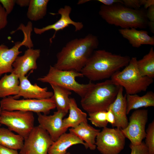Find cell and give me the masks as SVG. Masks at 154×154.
Segmentation results:
<instances>
[{
    "instance_id": "1",
    "label": "cell",
    "mask_w": 154,
    "mask_h": 154,
    "mask_svg": "<svg viewBox=\"0 0 154 154\" xmlns=\"http://www.w3.org/2000/svg\"><path fill=\"white\" fill-rule=\"evenodd\" d=\"M99 44L98 37L91 34L72 40L57 53V61L53 66L60 70L80 72Z\"/></svg>"
},
{
    "instance_id": "2",
    "label": "cell",
    "mask_w": 154,
    "mask_h": 154,
    "mask_svg": "<svg viewBox=\"0 0 154 154\" xmlns=\"http://www.w3.org/2000/svg\"><path fill=\"white\" fill-rule=\"evenodd\" d=\"M130 59L104 50H95L80 72L91 81L108 78L127 66Z\"/></svg>"
},
{
    "instance_id": "3",
    "label": "cell",
    "mask_w": 154,
    "mask_h": 154,
    "mask_svg": "<svg viewBox=\"0 0 154 154\" xmlns=\"http://www.w3.org/2000/svg\"><path fill=\"white\" fill-rule=\"evenodd\" d=\"M99 14L106 23L121 29H144L147 27L146 11L143 9H132L120 3L111 6L103 5Z\"/></svg>"
},
{
    "instance_id": "4",
    "label": "cell",
    "mask_w": 154,
    "mask_h": 154,
    "mask_svg": "<svg viewBox=\"0 0 154 154\" xmlns=\"http://www.w3.org/2000/svg\"><path fill=\"white\" fill-rule=\"evenodd\" d=\"M120 86L111 79L94 83L81 98L82 107L88 114L107 111L116 99Z\"/></svg>"
},
{
    "instance_id": "5",
    "label": "cell",
    "mask_w": 154,
    "mask_h": 154,
    "mask_svg": "<svg viewBox=\"0 0 154 154\" xmlns=\"http://www.w3.org/2000/svg\"><path fill=\"white\" fill-rule=\"evenodd\" d=\"M137 60L136 57L131 58L123 70L117 72L111 77L113 82L125 89L127 95L146 91L153 82V79L141 75L137 67Z\"/></svg>"
},
{
    "instance_id": "6",
    "label": "cell",
    "mask_w": 154,
    "mask_h": 154,
    "mask_svg": "<svg viewBox=\"0 0 154 154\" xmlns=\"http://www.w3.org/2000/svg\"><path fill=\"white\" fill-rule=\"evenodd\" d=\"M83 77L80 72L74 70H60L50 66L48 73L38 78L37 80L72 91L82 98L94 84L91 82L86 84H81L76 80L77 77Z\"/></svg>"
},
{
    "instance_id": "7",
    "label": "cell",
    "mask_w": 154,
    "mask_h": 154,
    "mask_svg": "<svg viewBox=\"0 0 154 154\" xmlns=\"http://www.w3.org/2000/svg\"><path fill=\"white\" fill-rule=\"evenodd\" d=\"M24 34V38L22 41L16 42L14 45L9 48L6 45H0V76L2 74L11 73L13 72V64L19 54L22 52L19 49L22 46L31 48L33 46L31 39L33 31L32 24L28 22L26 26L21 24L18 28Z\"/></svg>"
},
{
    "instance_id": "8",
    "label": "cell",
    "mask_w": 154,
    "mask_h": 154,
    "mask_svg": "<svg viewBox=\"0 0 154 154\" xmlns=\"http://www.w3.org/2000/svg\"><path fill=\"white\" fill-rule=\"evenodd\" d=\"M0 106L2 110H20L46 115L56 108L52 96L49 98L41 100H18L14 98L12 96H9L1 99L0 101Z\"/></svg>"
},
{
    "instance_id": "9",
    "label": "cell",
    "mask_w": 154,
    "mask_h": 154,
    "mask_svg": "<svg viewBox=\"0 0 154 154\" xmlns=\"http://www.w3.org/2000/svg\"><path fill=\"white\" fill-rule=\"evenodd\" d=\"M34 115L32 112L2 110L0 115V124L6 126L24 139L34 127Z\"/></svg>"
},
{
    "instance_id": "10",
    "label": "cell",
    "mask_w": 154,
    "mask_h": 154,
    "mask_svg": "<svg viewBox=\"0 0 154 154\" xmlns=\"http://www.w3.org/2000/svg\"><path fill=\"white\" fill-rule=\"evenodd\" d=\"M125 138L121 129L105 127L96 137V148L102 154H119L125 147Z\"/></svg>"
},
{
    "instance_id": "11",
    "label": "cell",
    "mask_w": 154,
    "mask_h": 154,
    "mask_svg": "<svg viewBox=\"0 0 154 154\" xmlns=\"http://www.w3.org/2000/svg\"><path fill=\"white\" fill-rule=\"evenodd\" d=\"M53 141L48 132L39 125L34 126L24 139L20 154H48Z\"/></svg>"
},
{
    "instance_id": "12",
    "label": "cell",
    "mask_w": 154,
    "mask_h": 154,
    "mask_svg": "<svg viewBox=\"0 0 154 154\" xmlns=\"http://www.w3.org/2000/svg\"><path fill=\"white\" fill-rule=\"evenodd\" d=\"M148 119V111L145 109H137L129 117L126 128L121 129L125 138L134 145L140 144L145 137V126Z\"/></svg>"
},
{
    "instance_id": "13",
    "label": "cell",
    "mask_w": 154,
    "mask_h": 154,
    "mask_svg": "<svg viewBox=\"0 0 154 154\" xmlns=\"http://www.w3.org/2000/svg\"><path fill=\"white\" fill-rule=\"evenodd\" d=\"M67 114L60 110L50 115L37 114L39 125L48 132L53 141L67 131L62 127L63 118Z\"/></svg>"
},
{
    "instance_id": "14",
    "label": "cell",
    "mask_w": 154,
    "mask_h": 154,
    "mask_svg": "<svg viewBox=\"0 0 154 154\" xmlns=\"http://www.w3.org/2000/svg\"><path fill=\"white\" fill-rule=\"evenodd\" d=\"M72 11L71 7L69 5H65L64 7L60 8L58 10L57 14L60 15V19L54 23L48 25L41 28L36 27L34 28L35 33L38 35H41L46 31L50 30H53L55 33L53 37L50 39V42L54 38L57 31L63 30L70 25H73L75 28V31L81 30L83 27L84 25L81 22H75L70 18V15Z\"/></svg>"
},
{
    "instance_id": "15",
    "label": "cell",
    "mask_w": 154,
    "mask_h": 154,
    "mask_svg": "<svg viewBox=\"0 0 154 154\" xmlns=\"http://www.w3.org/2000/svg\"><path fill=\"white\" fill-rule=\"evenodd\" d=\"M39 49L28 48L24 54L18 56L13 64V72L19 78L26 76L30 71L37 69V61L40 55Z\"/></svg>"
},
{
    "instance_id": "16",
    "label": "cell",
    "mask_w": 154,
    "mask_h": 154,
    "mask_svg": "<svg viewBox=\"0 0 154 154\" xmlns=\"http://www.w3.org/2000/svg\"><path fill=\"white\" fill-rule=\"evenodd\" d=\"M19 79V92L17 95L12 96L15 99L22 97L25 99L41 100L50 98L53 95V92L48 91L47 87L41 88L36 83L32 84L26 76Z\"/></svg>"
},
{
    "instance_id": "17",
    "label": "cell",
    "mask_w": 154,
    "mask_h": 154,
    "mask_svg": "<svg viewBox=\"0 0 154 154\" xmlns=\"http://www.w3.org/2000/svg\"><path fill=\"white\" fill-rule=\"evenodd\" d=\"M123 91V88L120 86L116 99L109 107L115 119V122L112 126L121 129L126 128L128 123L126 114V94L124 95Z\"/></svg>"
},
{
    "instance_id": "18",
    "label": "cell",
    "mask_w": 154,
    "mask_h": 154,
    "mask_svg": "<svg viewBox=\"0 0 154 154\" xmlns=\"http://www.w3.org/2000/svg\"><path fill=\"white\" fill-rule=\"evenodd\" d=\"M119 32L133 47L139 48L143 45H154V36H150L146 31L132 28L120 29H119Z\"/></svg>"
},
{
    "instance_id": "19",
    "label": "cell",
    "mask_w": 154,
    "mask_h": 154,
    "mask_svg": "<svg viewBox=\"0 0 154 154\" xmlns=\"http://www.w3.org/2000/svg\"><path fill=\"white\" fill-rule=\"evenodd\" d=\"M69 131L85 142L86 149L94 150L96 148V139L100 129L94 128L87 122H83L74 128L69 129Z\"/></svg>"
},
{
    "instance_id": "20",
    "label": "cell",
    "mask_w": 154,
    "mask_h": 154,
    "mask_svg": "<svg viewBox=\"0 0 154 154\" xmlns=\"http://www.w3.org/2000/svg\"><path fill=\"white\" fill-rule=\"evenodd\" d=\"M81 144L86 147L85 142L73 133H65L54 141L49 148L48 154H66L71 146Z\"/></svg>"
},
{
    "instance_id": "21",
    "label": "cell",
    "mask_w": 154,
    "mask_h": 154,
    "mask_svg": "<svg viewBox=\"0 0 154 154\" xmlns=\"http://www.w3.org/2000/svg\"><path fill=\"white\" fill-rule=\"evenodd\" d=\"M68 117L63 119V128L67 130L69 127L74 128L81 123H88L87 114L78 106L74 98H70Z\"/></svg>"
},
{
    "instance_id": "22",
    "label": "cell",
    "mask_w": 154,
    "mask_h": 154,
    "mask_svg": "<svg viewBox=\"0 0 154 154\" xmlns=\"http://www.w3.org/2000/svg\"><path fill=\"white\" fill-rule=\"evenodd\" d=\"M126 99L127 114L133 110L154 106V93L152 91L148 92L141 96L136 94H126Z\"/></svg>"
},
{
    "instance_id": "23",
    "label": "cell",
    "mask_w": 154,
    "mask_h": 154,
    "mask_svg": "<svg viewBox=\"0 0 154 154\" xmlns=\"http://www.w3.org/2000/svg\"><path fill=\"white\" fill-rule=\"evenodd\" d=\"M19 77L13 73L7 74L0 79V98L17 95L19 91Z\"/></svg>"
},
{
    "instance_id": "24",
    "label": "cell",
    "mask_w": 154,
    "mask_h": 154,
    "mask_svg": "<svg viewBox=\"0 0 154 154\" xmlns=\"http://www.w3.org/2000/svg\"><path fill=\"white\" fill-rule=\"evenodd\" d=\"M24 138L15 134L8 128L0 127V145L8 148L17 150L23 147Z\"/></svg>"
},
{
    "instance_id": "25",
    "label": "cell",
    "mask_w": 154,
    "mask_h": 154,
    "mask_svg": "<svg viewBox=\"0 0 154 154\" xmlns=\"http://www.w3.org/2000/svg\"><path fill=\"white\" fill-rule=\"evenodd\" d=\"M53 90L52 96L57 110L67 114L69 111L70 91L59 86L50 84Z\"/></svg>"
},
{
    "instance_id": "26",
    "label": "cell",
    "mask_w": 154,
    "mask_h": 154,
    "mask_svg": "<svg viewBox=\"0 0 154 154\" xmlns=\"http://www.w3.org/2000/svg\"><path fill=\"white\" fill-rule=\"evenodd\" d=\"M48 0H30L27 15L31 21L41 19L47 13Z\"/></svg>"
},
{
    "instance_id": "27",
    "label": "cell",
    "mask_w": 154,
    "mask_h": 154,
    "mask_svg": "<svg viewBox=\"0 0 154 154\" xmlns=\"http://www.w3.org/2000/svg\"><path fill=\"white\" fill-rule=\"evenodd\" d=\"M138 69L141 74L153 79L154 77V50L151 47L149 52L141 59L137 60Z\"/></svg>"
},
{
    "instance_id": "28",
    "label": "cell",
    "mask_w": 154,
    "mask_h": 154,
    "mask_svg": "<svg viewBox=\"0 0 154 154\" xmlns=\"http://www.w3.org/2000/svg\"><path fill=\"white\" fill-rule=\"evenodd\" d=\"M107 111H100L88 114V118L95 126L104 128L107 127L108 123L106 119Z\"/></svg>"
},
{
    "instance_id": "29",
    "label": "cell",
    "mask_w": 154,
    "mask_h": 154,
    "mask_svg": "<svg viewBox=\"0 0 154 154\" xmlns=\"http://www.w3.org/2000/svg\"><path fill=\"white\" fill-rule=\"evenodd\" d=\"M145 143L148 150V154H154V121L149 125L146 130Z\"/></svg>"
},
{
    "instance_id": "30",
    "label": "cell",
    "mask_w": 154,
    "mask_h": 154,
    "mask_svg": "<svg viewBox=\"0 0 154 154\" xmlns=\"http://www.w3.org/2000/svg\"><path fill=\"white\" fill-rule=\"evenodd\" d=\"M129 147L131 149L130 154H148V150L145 142L134 145L130 143Z\"/></svg>"
},
{
    "instance_id": "31",
    "label": "cell",
    "mask_w": 154,
    "mask_h": 154,
    "mask_svg": "<svg viewBox=\"0 0 154 154\" xmlns=\"http://www.w3.org/2000/svg\"><path fill=\"white\" fill-rule=\"evenodd\" d=\"M123 5L125 6L133 9H139L143 5L144 0H122Z\"/></svg>"
},
{
    "instance_id": "32",
    "label": "cell",
    "mask_w": 154,
    "mask_h": 154,
    "mask_svg": "<svg viewBox=\"0 0 154 154\" xmlns=\"http://www.w3.org/2000/svg\"><path fill=\"white\" fill-rule=\"evenodd\" d=\"M0 3L8 15L12 11L16 2L14 0H0Z\"/></svg>"
},
{
    "instance_id": "33",
    "label": "cell",
    "mask_w": 154,
    "mask_h": 154,
    "mask_svg": "<svg viewBox=\"0 0 154 154\" xmlns=\"http://www.w3.org/2000/svg\"><path fill=\"white\" fill-rule=\"evenodd\" d=\"M8 15L0 3V30L5 28L7 23Z\"/></svg>"
},
{
    "instance_id": "34",
    "label": "cell",
    "mask_w": 154,
    "mask_h": 154,
    "mask_svg": "<svg viewBox=\"0 0 154 154\" xmlns=\"http://www.w3.org/2000/svg\"><path fill=\"white\" fill-rule=\"evenodd\" d=\"M106 119L108 123H110L112 126L115 122V119L114 114L110 108H108L106 111Z\"/></svg>"
},
{
    "instance_id": "35",
    "label": "cell",
    "mask_w": 154,
    "mask_h": 154,
    "mask_svg": "<svg viewBox=\"0 0 154 154\" xmlns=\"http://www.w3.org/2000/svg\"><path fill=\"white\" fill-rule=\"evenodd\" d=\"M0 154H19L17 150L11 149L0 145Z\"/></svg>"
},
{
    "instance_id": "36",
    "label": "cell",
    "mask_w": 154,
    "mask_h": 154,
    "mask_svg": "<svg viewBox=\"0 0 154 154\" xmlns=\"http://www.w3.org/2000/svg\"><path fill=\"white\" fill-rule=\"evenodd\" d=\"M98 1L102 3L103 5L106 6H111L116 3L123 4L122 0H98Z\"/></svg>"
},
{
    "instance_id": "37",
    "label": "cell",
    "mask_w": 154,
    "mask_h": 154,
    "mask_svg": "<svg viewBox=\"0 0 154 154\" xmlns=\"http://www.w3.org/2000/svg\"><path fill=\"white\" fill-rule=\"evenodd\" d=\"M146 17L148 21L154 22V5L148 8L146 11Z\"/></svg>"
},
{
    "instance_id": "38",
    "label": "cell",
    "mask_w": 154,
    "mask_h": 154,
    "mask_svg": "<svg viewBox=\"0 0 154 154\" xmlns=\"http://www.w3.org/2000/svg\"><path fill=\"white\" fill-rule=\"evenodd\" d=\"M30 0H15L16 3L21 7L29 6Z\"/></svg>"
},
{
    "instance_id": "39",
    "label": "cell",
    "mask_w": 154,
    "mask_h": 154,
    "mask_svg": "<svg viewBox=\"0 0 154 154\" xmlns=\"http://www.w3.org/2000/svg\"><path fill=\"white\" fill-rule=\"evenodd\" d=\"M153 5H154V0H144L143 5L145 9H147Z\"/></svg>"
},
{
    "instance_id": "40",
    "label": "cell",
    "mask_w": 154,
    "mask_h": 154,
    "mask_svg": "<svg viewBox=\"0 0 154 154\" xmlns=\"http://www.w3.org/2000/svg\"><path fill=\"white\" fill-rule=\"evenodd\" d=\"M148 26L151 32L154 33V22L148 21L147 23Z\"/></svg>"
},
{
    "instance_id": "41",
    "label": "cell",
    "mask_w": 154,
    "mask_h": 154,
    "mask_svg": "<svg viewBox=\"0 0 154 154\" xmlns=\"http://www.w3.org/2000/svg\"><path fill=\"white\" fill-rule=\"evenodd\" d=\"M1 111H2V110L0 106V115L1 113ZM1 125V124H0V127Z\"/></svg>"
},
{
    "instance_id": "42",
    "label": "cell",
    "mask_w": 154,
    "mask_h": 154,
    "mask_svg": "<svg viewBox=\"0 0 154 154\" xmlns=\"http://www.w3.org/2000/svg\"><path fill=\"white\" fill-rule=\"evenodd\" d=\"M66 154H71L70 152H67Z\"/></svg>"
}]
</instances>
